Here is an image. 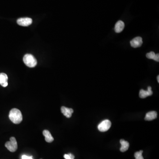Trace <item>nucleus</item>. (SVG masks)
<instances>
[{"mask_svg": "<svg viewBox=\"0 0 159 159\" xmlns=\"http://www.w3.org/2000/svg\"><path fill=\"white\" fill-rule=\"evenodd\" d=\"M9 118L13 123L18 124L22 121V114L19 109L13 108L10 111Z\"/></svg>", "mask_w": 159, "mask_h": 159, "instance_id": "nucleus-1", "label": "nucleus"}, {"mask_svg": "<svg viewBox=\"0 0 159 159\" xmlns=\"http://www.w3.org/2000/svg\"><path fill=\"white\" fill-rule=\"evenodd\" d=\"M23 61L27 66L30 68H33L37 64V61L33 55L26 54L23 58Z\"/></svg>", "mask_w": 159, "mask_h": 159, "instance_id": "nucleus-2", "label": "nucleus"}, {"mask_svg": "<svg viewBox=\"0 0 159 159\" xmlns=\"http://www.w3.org/2000/svg\"><path fill=\"white\" fill-rule=\"evenodd\" d=\"M5 146L11 152H15L17 149L18 145L17 140L14 137H11L10 141H7L5 144Z\"/></svg>", "mask_w": 159, "mask_h": 159, "instance_id": "nucleus-3", "label": "nucleus"}, {"mask_svg": "<svg viewBox=\"0 0 159 159\" xmlns=\"http://www.w3.org/2000/svg\"><path fill=\"white\" fill-rule=\"evenodd\" d=\"M112 123L109 120H105L102 121L98 125V129L100 132H106L111 127Z\"/></svg>", "mask_w": 159, "mask_h": 159, "instance_id": "nucleus-4", "label": "nucleus"}, {"mask_svg": "<svg viewBox=\"0 0 159 159\" xmlns=\"http://www.w3.org/2000/svg\"><path fill=\"white\" fill-rule=\"evenodd\" d=\"M32 23V20L30 18H21L18 19L17 23L20 26L27 27L31 25Z\"/></svg>", "mask_w": 159, "mask_h": 159, "instance_id": "nucleus-5", "label": "nucleus"}, {"mask_svg": "<svg viewBox=\"0 0 159 159\" xmlns=\"http://www.w3.org/2000/svg\"><path fill=\"white\" fill-rule=\"evenodd\" d=\"M142 43V39L140 37H137L130 41V45L134 48L141 47Z\"/></svg>", "mask_w": 159, "mask_h": 159, "instance_id": "nucleus-6", "label": "nucleus"}, {"mask_svg": "<svg viewBox=\"0 0 159 159\" xmlns=\"http://www.w3.org/2000/svg\"><path fill=\"white\" fill-rule=\"evenodd\" d=\"M153 94L151 87L149 86L148 87V90L145 91L143 89H141L140 91L139 97L140 98H145L149 96H152Z\"/></svg>", "mask_w": 159, "mask_h": 159, "instance_id": "nucleus-7", "label": "nucleus"}, {"mask_svg": "<svg viewBox=\"0 0 159 159\" xmlns=\"http://www.w3.org/2000/svg\"><path fill=\"white\" fill-rule=\"evenodd\" d=\"M61 112L62 113L68 118H70L72 116V114L74 112V110L73 109L67 108V107H65L64 106L61 107Z\"/></svg>", "mask_w": 159, "mask_h": 159, "instance_id": "nucleus-8", "label": "nucleus"}, {"mask_svg": "<svg viewBox=\"0 0 159 159\" xmlns=\"http://www.w3.org/2000/svg\"><path fill=\"white\" fill-rule=\"evenodd\" d=\"M8 77L6 74L5 73L0 74V85L3 87H6L8 85Z\"/></svg>", "mask_w": 159, "mask_h": 159, "instance_id": "nucleus-9", "label": "nucleus"}, {"mask_svg": "<svg viewBox=\"0 0 159 159\" xmlns=\"http://www.w3.org/2000/svg\"><path fill=\"white\" fill-rule=\"evenodd\" d=\"M125 28V23L121 21H119L116 23L114 27V31L116 33L122 32Z\"/></svg>", "mask_w": 159, "mask_h": 159, "instance_id": "nucleus-10", "label": "nucleus"}, {"mask_svg": "<svg viewBox=\"0 0 159 159\" xmlns=\"http://www.w3.org/2000/svg\"><path fill=\"white\" fill-rule=\"evenodd\" d=\"M157 114L156 112L152 111L147 113L145 119L146 121H152L157 118Z\"/></svg>", "mask_w": 159, "mask_h": 159, "instance_id": "nucleus-11", "label": "nucleus"}, {"mask_svg": "<svg viewBox=\"0 0 159 159\" xmlns=\"http://www.w3.org/2000/svg\"><path fill=\"white\" fill-rule=\"evenodd\" d=\"M43 135L45 137V140L47 142H52L53 140H54V139L52 137V135L50 134L49 131L48 130H44L43 131Z\"/></svg>", "mask_w": 159, "mask_h": 159, "instance_id": "nucleus-12", "label": "nucleus"}, {"mask_svg": "<svg viewBox=\"0 0 159 159\" xmlns=\"http://www.w3.org/2000/svg\"><path fill=\"white\" fill-rule=\"evenodd\" d=\"M120 142L121 144V147L120 149V151L122 152H126L129 148V145L128 142L124 140L121 139Z\"/></svg>", "mask_w": 159, "mask_h": 159, "instance_id": "nucleus-13", "label": "nucleus"}, {"mask_svg": "<svg viewBox=\"0 0 159 159\" xmlns=\"http://www.w3.org/2000/svg\"><path fill=\"white\" fill-rule=\"evenodd\" d=\"M143 152L142 150H140L139 152H137L134 154V157H135V159H144L143 157L142 156Z\"/></svg>", "mask_w": 159, "mask_h": 159, "instance_id": "nucleus-14", "label": "nucleus"}, {"mask_svg": "<svg viewBox=\"0 0 159 159\" xmlns=\"http://www.w3.org/2000/svg\"><path fill=\"white\" fill-rule=\"evenodd\" d=\"M155 54L154 52H149V53H147L146 54V56L148 59H153L155 55Z\"/></svg>", "mask_w": 159, "mask_h": 159, "instance_id": "nucleus-15", "label": "nucleus"}, {"mask_svg": "<svg viewBox=\"0 0 159 159\" xmlns=\"http://www.w3.org/2000/svg\"><path fill=\"white\" fill-rule=\"evenodd\" d=\"M64 157L65 159H74V156L71 153L64 155Z\"/></svg>", "mask_w": 159, "mask_h": 159, "instance_id": "nucleus-16", "label": "nucleus"}, {"mask_svg": "<svg viewBox=\"0 0 159 159\" xmlns=\"http://www.w3.org/2000/svg\"><path fill=\"white\" fill-rule=\"evenodd\" d=\"M153 60H154L156 61H157V62H159V54H155V55L154 57Z\"/></svg>", "mask_w": 159, "mask_h": 159, "instance_id": "nucleus-17", "label": "nucleus"}, {"mask_svg": "<svg viewBox=\"0 0 159 159\" xmlns=\"http://www.w3.org/2000/svg\"><path fill=\"white\" fill-rule=\"evenodd\" d=\"M22 159H33L32 156H28L26 155H23L22 156Z\"/></svg>", "mask_w": 159, "mask_h": 159, "instance_id": "nucleus-18", "label": "nucleus"}, {"mask_svg": "<svg viewBox=\"0 0 159 159\" xmlns=\"http://www.w3.org/2000/svg\"><path fill=\"white\" fill-rule=\"evenodd\" d=\"M157 81H158V83H159V76L158 75V76H157Z\"/></svg>", "mask_w": 159, "mask_h": 159, "instance_id": "nucleus-19", "label": "nucleus"}, {"mask_svg": "<svg viewBox=\"0 0 159 159\" xmlns=\"http://www.w3.org/2000/svg\"></svg>", "mask_w": 159, "mask_h": 159, "instance_id": "nucleus-20", "label": "nucleus"}]
</instances>
